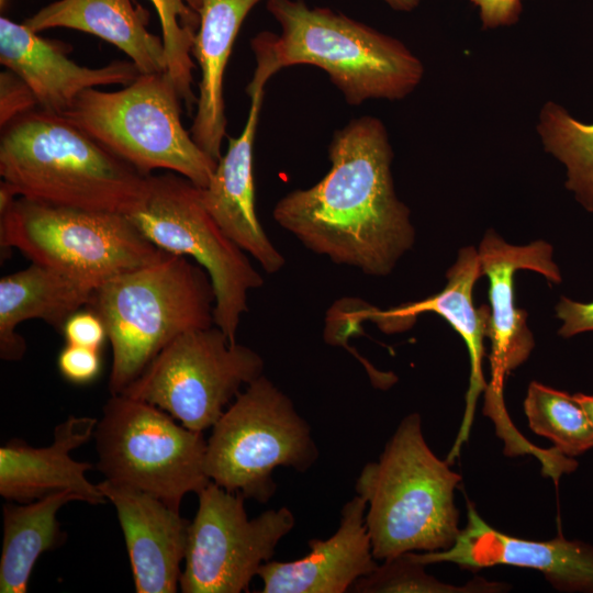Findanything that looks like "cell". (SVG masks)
Wrapping results in <instances>:
<instances>
[{
    "label": "cell",
    "instance_id": "obj_3",
    "mask_svg": "<svg viewBox=\"0 0 593 593\" xmlns=\"http://www.w3.org/2000/svg\"><path fill=\"white\" fill-rule=\"evenodd\" d=\"M1 130L0 176L18 197L128 215L147 194L149 175L61 114L36 108Z\"/></svg>",
    "mask_w": 593,
    "mask_h": 593
},
{
    "label": "cell",
    "instance_id": "obj_25",
    "mask_svg": "<svg viewBox=\"0 0 593 593\" xmlns=\"http://www.w3.org/2000/svg\"><path fill=\"white\" fill-rule=\"evenodd\" d=\"M537 130L546 152L566 166L567 188L593 212V124L580 122L561 105L547 102Z\"/></svg>",
    "mask_w": 593,
    "mask_h": 593
},
{
    "label": "cell",
    "instance_id": "obj_36",
    "mask_svg": "<svg viewBox=\"0 0 593 593\" xmlns=\"http://www.w3.org/2000/svg\"><path fill=\"white\" fill-rule=\"evenodd\" d=\"M0 3H1V9L3 8V5L5 7L7 3H8V0H0Z\"/></svg>",
    "mask_w": 593,
    "mask_h": 593
},
{
    "label": "cell",
    "instance_id": "obj_26",
    "mask_svg": "<svg viewBox=\"0 0 593 593\" xmlns=\"http://www.w3.org/2000/svg\"><path fill=\"white\" fill-rule=\"evenodd\" d=\"M524 412L532 430L563 455L573 458L593 448V427L573 394L533 381Z\"/></svg>",
    "mask_w": 593,
    "mask_h": 593
},
{
    "label": "cell",
    "instance_id": "obj_34",
    "mask_svg": "<svg viewBox=\"0 0 593 593\" xmlns=\"http://www.w3.org/2000/svg\"><path fill=\"white\" fill-rule=\"evenodd\" d=\"M575 401L582 406L585 412L592 427H593V395H588L583 393L573 394Z\"/></svg>",
    "mask_w": 593,
    "mask_h": 593
},
{
    "label": "cell",
    "instance_id": "obj_20",
    "mask_svg": "<svg viewBox=\"0 0 593 593\" xmlns=\"http://www.w3.org/2000/svg\"><path fill=\"white\" fill-rule=\"evenodd\" d=\"M98 419L69 416L54 429L49 446L32 447L12 439L0 448V495L8 501L27 503L46 495L72 491L82 502L103 504L107 499L86 472L93 466L71 458V451L93 437Z\"/></svg>",
    "mask_w": 593,
    "mask_h": 593
},
{
    "label": "cell",
    "instance_id": "obj_4",
    "mask_svg": "<svg viewBox=\"0 0 593 593\" xmlns=\"http://www.w3.org/2000/svg\"><path fill=\"white\" fill-rule=\"evenodd\" d=\"M460 481L427 445L421 415H406L355 483L356 494L367 503L365 524L374 558L452 546L460 533L455 504Z\"/></svg>",
    "mask_w": 593,
    "mask_h": 593
},
{
    "label": "cell",
    "instance_id": "obj_6",
    "mask_svg": "<svg viewBox=\"0 0 593 593\" xmlns=\"http://www.w3.org/2000/svg\"><path fill=\"white\" fill-rule=\"evenodd\" d=\"M182 103L165 71L139 74L118 91H82L61 115L139 172L163 169L205 188L217 161L184 128Z\"/></svg>",
    "mask_w": 593,
    "mask_h": 593
},
{
    "label": "cell",
    "instance_id": "obj_9",
    "mask_svg": "<svg viewBox=\"0 0 593 593\" xmlns=\"http://www.w3.org/2000/svg\"><path fill=\"white\" fill-rule=\"evenodd\" d=\"M147 402L114 394L103 406L93 438L105 479L137 489L180 510L188 493L210 482L203 432L187 428Z\"/></svg>",
    "mask_w": 593,
    "mask_h": 593
},
{
    "label": "cell",
    "instance_id": "obj_10",
    "mask_svg": "<svg viewBox=\"0 0 593 593\" xmlns=\"http://www.w3.org/2000/svg\"><path fill=\"white\" fill-rule=\"evenodd\" d=\"M127 217L161 250L189 257L205 269L215 295L214 325L236 343L248 293L264 281L205 209L201 188L176 172L152 174L146 197Z\"/></svg>",
    "mask_w": 593,
    "mask_h": 593
},
{
    "label": "cell",
    "instance_id": "obj_2",
    "mask_svg": "<svg viewBox=\"0 0 593 593\" xmlns=\"http://www.w3.org/2000/svg\"><path fill=\"white\" fill-rule=\"evenodd\" d=\"M279 34L262 31L250 41L256 68L246 92L265 90L283 68L312 65L323 69L345 101L400 100L419 85L424 67L401 41L328 8L302 0H266Z\"/></svg>",
    "mask_w": 593,
    "mask_h": 593
},
{
    "label": "cell",
    "instance_id": "obj_27",
    "mask_svg": "<svg viewBox=\"0 0 593 593\" xmlns=\"http://www.w3.org/2000/svg\"><path fill=\"white\" fill-rule=\"evenodd\" d=\"M156 9L161 26L166 74L174 82L187 110L197 104L193 92L192 56L194 38L200 25L202 0H149Z\"/></svg>",
    "mask_w": 593,
    "mask_h": 593
},
{
    "label": "cell",
    "instance_id": "obj_32",
    "mask_svg": "<svg viewBox=\"0 0 593 593\" xmlns=\"http://www.w3.org/2000/svg\"><path fill=\"white\" fill-rule=\"evenodd\" d=\"M557 316L562 321L559 335L571 337L593 331V302L582 303L562 296L556 306Z\"/></svg>",
    "mask_w": 593,
    "mask_h": 593
},
{
    "label": "cell",
    "instance_id": "obj_21",
    "mask_svg": "<svg viewBox=\"0 0 593 593\" xmlns=\"http://www.w3.org/2000/svg\"><path fill=\"white\" fill-rule=\"evenodd\" d=\"M260 1L202 0L200 25L192 47L201 78L190 133L194 142L216 161L222 156V142L226 135L223 97L225 69L245 18Z\"/></svg>",
    "mask_w": 593,
    "mask_h": 593
},
{
    "label": "cell",
    "instance_id": "obj_11",
    "mask_svg": "<svg viewBox=\"0 0 593 593\" xmlns=\"http://www.w3.org/2000/svg\"><path fill=\"white\" fill-rule=\"evenodd\" d=\"M262 371L258 353L231 343L212 325L171 340L121 394L164 410L187 428L204 432L212 428L240 388Z\"/></svg>",
    "mask_w": 593,
    "mask_h": 593
},
{
    "label": "cell",
    "instance_id": "obj_28",
    "mask_svg": "<svg viewBox=\"0 0 593 593\" xmlns=\"http://www.w3.org/2000/svg\"><path fill=\"white\" fill-rule=\"evenodd\" d=\"M425 564L409 552L383 560L369 574L355 582L356 593H501L510 590L505 582L475 578L463 585L441 582L425 571Z\"/></svg>",
    "mask_w": 593,
    "mask_h": 593
},
{
    "label": "cell",
    "instance_id": "obj_18",
    "mask_svg": "<svg viewBox=\"0 0 593 593\" xmlns=\"http://www.w3.org/2000/svg\"><path fill=\"white\" fill-rule=\"evenodd\" d=\"M366 501L356 494L340 511L337 530L327 539L309 540L310 552L293 561H268L258 575L261 593H344L372 572V553L365 515Z\"/></svg>",
    "mask_w": 593,
    "mask_h": 593
},
{
    "label": "cell",
    "instance_id": "obj_8",
    "mask_svg": "<svg viewBox=\"0 0 593 593\" xmlns=\"http://www.w3.org/2000/svg\"><path fill=\"white\" fill-rule=\"evenodd\" d=\"M2 255L16 248L32 262L88 281L148 265L161 250L125 214L56 205L18 197L0 212Z\"/></svg>",
    "mask_w": 593,
    "mask_h": 593
},
{
    "label": "cell",
    "instance_id": "obj_19",
    "mask_svg": "<svg viewBox=\"0 0 593 593\" xmlns=\"http://www.w3.org/2000/svg\"><path fill=\"white\" fill-rule=\"evenodd\" d=\"M265 90L250 96V107L242 133L228 138L227 150L201 199L222 231L268 273L278 272L286 260L264 231L255 208L254 142Z\"/></svg>",
    "mask_w": 593,
    "mask_h": 593
},
{
    "label": "cell",
    "instance_id": "obj_23",
    "mask_svg": "<svg viewBox=\"0 0 593 593\" xmlns=\"http://www.w3.org/2000/svg\"><path fill=\"white\" fill-rule=\"evenodd\" d=\"M34 32L66 27L124 52L141 74L166 71L163 38L149 32V12L132 0H57L24 21Z\"/></svg>",
    "mask_w": 593,
    "mask_h": 593
},
{
    "label": "cell",
    "instance_id": "obj_15",
    "mask_svg": "<svg viewBox=\"0 0 593 593\" xmlns=\"http://www.w3.org/2000/svg\"><path fill=\"white\" fill-rule=\"evenodd\" d=\"M481 276L478 251L472 247H466L459 251L457 261L447 272V284L437 294L387 311L363 306L359 311L351 312L354 321L371 320L385 333L403 331L412 324L417 314L434 312L443 316L462 337L470 357V379L463 418L446 458L450 465L468 440L477 400L488 387L482 362L490 307L482 305L475 309L472 301L474 283Z\"/></svg>",
    "mask_w": 593,
    "mask_h": 593
},
{
    "label": "cell",
    "instance_id": "obj_31",
    "mask_svg": "<svg viewBox=\"0 0 593 593\" xmlns=\"http://www.w3.org/2000/svg\"><path fill=\"white\" fill-rule=\"evenodd\" d=\"M61 332L67 344L100 350L108 338L102 320L93 311H77L64 324Z\"/></svg>",
    "mask_w": 593,
    "mask_h": 593
},
{
    "label": "cell",
    "instance_id": "obj_1",
    "mask_svg": "<svg viewBox=\"0 0 593 593\" xmlns=\"http://www.w3.org/2000/svg\"><path fill=\"white\" fill-rule=\"evenodd\" d=\"M328 158L318 182L277 202L275 221L335 264L390 273L415 234L410 210L395 194L385 126L373 116L353 119L333 134Z\"/></svg>",
    "mask_w": 593,
    "mask_h": 593
},
{
    "label": "cell",
    "instance_id": "obj_14",
    "mask_svg": "<svg viewBox=\"0 0 593 593\" xmlns=\"http://www.w3.org/2000/svg\"><path fill=\"white\" fill-rule=\"evenodd\" d=\"M427 566L450 562L478 571L494 566L533 569L561 592L593 593V545L558 535L550 540H529L504 534L490 526L467 502V524L447 549L409 552Z\"/></svg>",
    "mask_w": 593,
    "mask_h": 593
},
{
    "label": "cell",
    "instance_id": "obj_5",
    "mask_svg": "<svg viewBox=\"0 0 593 593\" xmlns=\"http://www.w3.org/2000/svg\"><path fill=\"white\" fill-rule=\"evenodd\" d=\"M214 303L205 269L167 251L98 286L87 309L102 320L111 344V395L123 393L176 337L214 325Z\"/></svg>",
    "mask_w": 593,
    "mask_h": 593
},
{
    "label": "cell",
    "instance_id": "obj_7",
    "mask_svg": "<svg viewBox=\"0 0 593 593\" xmlns=\"http://www.w3.org/2000/svg\"><path fill=\"white\" fill-rule=\"evenodd\" d=\"M317 458L310 425L291 399L262 374L212 426L205 471L219 486L265 504L277 490L275 469L305 472Z\"/></svg>",
    "mask_w": 593,
    "mask_h": 593
},
{
    "label": "cell",
    "instance_id": "obj_17",
    "mask_svg": "<svg viewBox=\"0 0 593 593\" xmlns=\"http://www.w3.org/2000/svg\"><path fill=\"white\" fill-rule=\"evenodd\" d=\"M100 491L115 507L137 593L179 589L190 522L180 510L134 488L104 479Z\"/></svg>",
    "mask_w": 593,
    "mask_h": 593
},
{
    "label": "cell",
    "instance_id": "obj_35",
    "mask_svg": "<svg viewBox=\"0 0 593 593\" xmlns=\"http://www.w3.org/2000/svg\"><path fill=\"white\" fill-rule=\"evenodd\" d=\"M389 7L396 11L410 12L414 10L421 0H383Z\"/></svg>",
    "mask_w": 593,
    "mask_h": 593
},
{
    "label": "cell",
    "instance_id": "obj_12",
    "mask_svg": "<svg viewBox=\"0 0 593 593\" xmlns=\"http://www.w3.org/2000/svg\"><path fill=\"white\" fill-rule=\"evenodd\" d=\"M179 589L183 593H239L295 525L287 507L249 518L245 497L210 482L198 493Z\"/></svg>",
    "mask_w": 593,
    "mask_h": 593
},
{
    "label": "cell",
    "instance_id": "obj_30",
    "mask_svg": "<svg viewBox=\"0 0 593 593\" xmlns=\"http://www.w3.org/2000/svg\"><path fill=\"white\" fill-rule=\"evenodd\" d=\"M57 367L66 380L76 384L90 383L101 369L99 350L66 344L58 355Z\"/></svg>",
    "mask_w": 593,
    "mask_h": 593
},
{
    "label": "cell",
    "instance_id": "obj_24",
    "mask_svg": "<svg viewBox=\"0 0 593 593\" xmlns=\"http://www.w3.org/2000/svg\"><path fill=\"white\" fill-rule=\"evenodd\" d=\"M81 501L72 491H60L38 500L3 506V540L0 557V592L24 593L42 553L63 539L58 511L67 503Z\"/></svg>",
    "mask_w": 593,
    "mask_h": 593
},
{
    "label": "cell",
    "instance_id": "obj_13",
    "mask_svg": "<svg viewBox=\"0 0 593 593\" xmlns=\"http://www.w3.org/2000/svg\"><path fill=\"white\" fill-rule=\"evenodd\" d=\"M478 256L481 275L489 279L491 305L486 333L491 340V382L485 389L484 414L494 422L499 437L505 443V452L513 454L524 449L528 440L513 426L506 413L504 379L526 361L535 346L527 313L515 307L514 273L528 269L555 283L561 281V275L552 259V247L542 240L514 246L490 231L481 242Z\"/></svg>",
    "mask_w": 593,
    "mask_h": 593
},
{
    "label": "cell",
    "instance_id": "obj_16",
    "mask_svg": "<svg viewBox=\"0 0 593 593\" xmlns=\"http://www.w3.org/2000/svg\"><path fill=\"white\" fill-rule=\"evenodd\" d=\"M70 48L38 35L24 23L0 18V63L31 88L44 111L63 114L82 91L127 86L141 74L131 60H114L98 68L78 65L67 56Z\"/></svg>",
    "mask_w": 593,
    "mask_h": 593
},
{
    "label": "cell",
    "instance_id": "obj_33",
    "mask_svg": "<svg viewBox=\"0 0 593 593\" xmlns=\"http://www.w3.org/2000/svg\"><path fill=\"white\" fill-rule=\"evenodd\" d=\"M484 29L511 25L518 21L522 0H471Z\"/></svg>",
    "mask_w": 593,
    "mask_h": 593
},
{
    "label": "cell",
    "instance_id": "obj_29",
    "mask_svg": "<svg viewBox=\"0 0 593 593\" xmlns=\"http://www.w3.org/2000/svg\"><path fill=\"white\" fill-rule=\"evenodd\" d=\"M38 108L31 88L13 71L0 74V125L5 126L16 116Z\"/></svg>",
    "mask_w": 593,
    "mask_h": 593
},
{
    "label": "cell",
    "instance_id": "obj_22",
    "mask_svg": "<svg viewBox=\"0 0 593 593\" xmlns=\"http://www.w3.org/2000/svg\"><path fill=\"white\" fill-rule=\"evenodd\" d=\"M96 284L54 268L32 262L0 280V357L22 359L26 350L16 327L27 320H42L61 332L65 322L87 306Z\"/></svg>",
    "mask_w": 593,
    "mask_h": 593
}]
</instances>
